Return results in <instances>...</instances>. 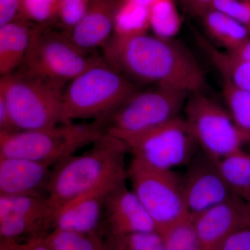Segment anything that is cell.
Wrapping results in <instances>:
<instances>
[{"label":"cell","mask_w":250,"mask_h":250,"mask_svg":"<svg viewBox=\"0 0 250 250\" xmlns=\"http://www.w3.org/2000/svg\"><path fill=\"white\" fill-rule=\"evenodd\" d=\"M105 62L136 83L201 91L205 75L196 59L172 39L144 34L114 35L103 46Z\"/></svg>","instance_id":"1"},{"label":"cell","mask_w":250,"mask_h":250,"mask_svg":"<svg viewBox=\"0 0 250 250\" xmlns=\"http://www.w3.org/2000/svg\"><path fill=\"white\" fill-rule=\"evenodd\" d=\"M127 146L105 133L82 154L69 156L52 167L47 199L55 210L100 188L126 182Z\"/></svg>","instance_id":"2"},{"label":"cell","mask_w":250,"mask_h":250,"mask_svg":"<svg viewBox=\"0 0 250 250\" xmlns=\"http://www.w3.org/2000/svg\"><path fill=\"white\" fill-rule=\"evenodd\" d=\"M138 90L136 83L103 57L70 81L62 91V123L101 119Z\"/></svg>","instance_id":"3"},{"label":"cell","mask_w":250,"mask_h":250,"mask_svg":"<svg viewBox=\"0 0 250 250\" xmlns=\"http://www.w3.org/2000/svg\"><path fill=\"white\" fill-rule=\"evenodd\" d=\"M98 121L61 123L45 129L0 133V156L23 158L54 166L105 134Z\"/></svg>","instance_id":"4"},{"label":"cell","mask_w":250,"mask_h":250,"mask_svg":"<svg viewBox=\"0 0 250 250\" xmlns=\"http://www.w3.org/2000/svg\"><path fill=\"white\" fill-rule=\"evenodd\" d=\"M62 89L21 70L0 79V98L19 131L45 129L62 123Z\"/></svg>","instance_id":"5"},{"label":"cell","mask_w":250,"mask_h":250,"mask_svg":"<svg viewBox=\"0 0 250 250\" xmlns=\"http://www.w3.org/2000/svg\"><path fill=\"white\" fill-rule=\"evenodd\" d=\"M103 58L75 45L65 33L34 26L21 70L62 87Z\"/></svg>","instance_id":"6"},{"label":"cell","mask_w":250,"mask_h":250,"mask_svg":"<svg viewBox=\"0 0 250 250\" xmlns=\"http://www.w3.org/2000/svg\"><path fill=\"white\" fill-rule=\"evenodd\" d=\"M190 95L184 90L169 87L139 89L96 121L105 132L116 137L139 134L180 117L179 113Z\"/></svg>","instance_id":"7"},{"label":"cell","mask_w":250,"mask_h":250,"mask_svg":"<svg viewBox=\"0 0 250 250\" xmlns=\"http://www.w3.org/2000/svg\"><path fill=\"white\" fill-rule=\"evenodd\" d=\"M184 111L192 137L215 162L250 146V138L237 126L228 110L201 91L189 96Z\"/></svg>","instance_id":"8"},{"label":"cell","mask_w":250,"mask_h":250,"mask_svg":"<svg viewBox=\"0 0 250 250\" xmlns=\"http://www.w3.org/2000/svg\"><path fill=\"white\" fill-rule=\"evenodd\" d=\"M126 179L159 232L188 216L182 181L172 170L155 168L133 157Z\"/></svg>","instance_id":"9"},{"label":"cell","mask_w":250,"mask_h":250,"mask_svg":"<svg viewBox=\"0 0 250 250\" xmlns=\"http://www.w3.org/2000/svg\"><path fill=\"white\" fill-rule=\"evenodd\" d=\"M118 138L126 144L133 157L164 170L189 164L197 144L181 117L144 132Z\"/></svg>","instance_id":"10"},{"label":"cell","mask_w":250,"mask_h":250,"mask_svg":"<svg viewBox=\"0 0 250 250\" xmlns=\"http://www.w3.org/2000/svg\"><path fill=\"white\" fill-rule=\"evenodd\" d=\"M182 181L187 214L195 218L234 195L219 171L215 161L206 154L190 161Z\"/></svg>","instance_id":"11"},{"label":"cell","mask_w":250,"mask_h":250,"mask_svg":"<svg viewBox=\"0 0 250 250\" xmlns=\"http://www.w3.org/2000/svg\"><path fill=\"white\" fill-rule=\"evenodd\" d=\"M126 182L115 186L106 195L103 228L107 239L131 233L157 231L154 222Z\"/></svg>","instance_id":"12"},{"label":"cell","mask_w":250,"mask_h":250,"mask_svg":"<svg viewBox=\"0 0 250 250\" xmlns=\"http://www.w3.org/2000/svg\"><path fill=\"white\" fill-rule=\"evenodd\" d=\"M205 250H215L231 233L250 226V209L245 199L234 195L192 218Z\"/></svg>","instance_id":"13"},{"label":"cell","mask_w":250,"mask_h":250,"mask_svg":"<svg viewBox=\"0 0 250 250\" xmlns=\"http://www.w3.org/2000/svg\"><path fill=\"white\" fill-rule=\"evenodd\" d=\"M52 167L40 161L0 156V195L47 197Z\"/></svg>","instance_id":"14"},{"label":"cell","mask_w":250,"mask_h":250,"mask_svg":"<svg viewBox=\"0 0 250 250\" xmlns=\"http://www.w3.org/2000/svg\"><path fill=\"white\" fill-rule=\"evenodd\" d=\"M119 184L100 188L54 210L52 229H60L82 233H98L99 230L103 228L106 194L110 189Z\"/></svg>","instance_id":"15"},{"label":"cell","mask_w":250,"mask_h":250,"mask_svg":"<svg viewBox=\"0 0 250 250\" xmlns=\"http://www.w3.org/2000/svg\"><path fill=\"white\" fill-rule=\"evenodd\" d=\"M117 7L113 0H90L84 16L65 34L85 51L103 47L113 36Z\"/></svg>","instance_id":"16"},{"label":"cell","mask_w":250,"mask_h":250,"mask_svg":"<svg viewBox=\"0 0 250 250\" xmlns=\"http://www.w3.org/2000/svg\"><path fill=\"white\" fill-rule=\"evenodd\" d=\"M31 29L25 21H16L0 26V74L14 71L21 65L30 42Z\"/></svg>","instance_id":"17"},{"label":"cell","mask_w":250,"mask_h":250,"mask_svg":"<svg viewBox=\"0 0 250 250\" xmlns=\"http://www.w3.org/2000/svg\"><path fill=\"white\" fill-rule=\"evenodd\" d=\"M196 39L225 82L250 93V61L229 51L220 50L203 36L197 35Z\"/></svg>","instance_id":"18"},{"label":"cell","mask_w":250,"mask_h":250,"mask_svg":"<svg viewBox=\"0 0 250 250\" xmlns=\"http://www.w3.org/2000/svg\"><path fill=\"white\" fill-rule=\"evenodd\" d=\"M210 37L227 51H233L249 40L248 28L229 16L210 9L202 16Z\"/></svg>","instance_id":"19"},{"label":"cell","mask_w":250,"mask_h":250,"mask_svg":"<svg viewBox=\"0 0 250 250\" xmlns=\"http://www.w3.org/2000/svg\"><path fill=\"white\" fill-rule=\"evenodd\" d=\"M215 164L233 193L246 200L250 195V146Z\"/></svg>","instance_id":"20"},{"label":"cell","mask_w":250,"mask_h":250,"mask_svg":"<svg viewBox=\"0 0 250 250\" xmlns=\"http://www.w3.org/2000/svg\"><path fill=\"white\" fill-rule=\"evenodd\" d=\"M149 24V6L125 0L117 7L113 34L129 37L147 34Z\"/></svg>","instance_id":"21"},{"label":"cell","mask_w":250,"mask_h":250,"mask_svg":"<svg viewBox=\"0 0 250 250\" xmlns=\"http://www.w3.org/2000/svg\"><path fill=\"white\" fill-rule=\"evenodd\" d=\"M42 239L50 250H106L99 233L53 229Z\"/></svg>","instance_id":"22"},{"label":"cell","mask_w":250,"mask_h":250,"mask_svg":"<svg viewBox=\"0 0 250 250\" xmlns=\"http://www.w3.org/2000/svg\"><path fill=\"white\" fill-rule=\"evenodd\" d=\"M149 15L150 28L158 37L172 39L180 30L182 20L174 0H153Z\"/></svg>","instance_id":"23"},{"label":"cell","mask_w":250,"mask_h":250,"mask_svg":"<svg viewBox=\"0 0 250 250\" xmlns=\"http://www.w3.org/2000/svg\"><path fill=\"white\" fill-rule=\"evenodd\" d=\"M161 233L165 250H205L190 217H187Z\"/></svg>","instance_id":"24"},{"label":"cell","mask_w":250,"mask_h":250,"mask_svg":"<svg viewBox=\"0 0 250 250\" xmlns=\"http://www.w3.org/2000/svg\"><path fill=\"white\" fill-rule=\"evenodd\" d=\"M223 98L227 109L237 126L250 138V93L224 82Z\"/></svg>","instance_id":"25"},{"label":"cell","mask_w":250,"mask_h":250,"mask_svg":"<svg viewBox=\"0 0 250 250\" xmlns=\"http://www.w3.org/2000/svg\"><path fill=\"white\" fill-rule=\"evenodd\" d=\"M106 250H165L159 231L131 233L107 239Z\"/></svg>","instance_id":"26"},{"label":"cell","mask_w":250,"mask_h":250,"mask_svg":"<svg viewBox=\"0 0 250 250\" xmlns=\"http://www.w3.org/2000/svg\"><path fill=\"white\" fill-rule=\"evenodd\" d=\"M59 0H21V11L24 20L44 25L57 16Z\"/></svg>","instance_id":"27"},{"label":"cell","mask_w":250,"mask_h":250,"mask_svg":"<svg viewBox=\"0 0 250 250\" xmlns=\"http://www.w3.org/2000/svg\"><path fill=\"white\" fill-rule=\"evenodd\" d=\"M90 0H59L57 16L63 26L64 33L69 32L84 16Z\"/></svg>","instance_id":"28"},{"label":"cell","mask_w":250,"mask_h":250,"mask_svg":"<svg viewBox=\"0 0 250 250\" xmlns=\"http://www.w3.org/2000/svg\"><path fill=\"white\" fill-rule=\"evenodd\" d=\"M210 9L223 13L250 29V1L246 0H213Z\"/></svg>","instance_id":"29"},{"label":"cell","mask_w":250,"mask_h":250,"mask_svg":"<svg viewBox=\"0 0 250 250\" xmlns=\"http://www.w3.org/2000/svg\"><path fill=\"white\" fill-rule=\"evenodd\" d=\"M215 250H250V226L231 233Z\"/></svg>","instance_id":"30"},{"label":"cell","mask_w":250,"mask_h":250,"mask_svg":"<svg viewBox=\"0 0 250 250\" xmlns=\"http://www.w3.org/2000/svg\"><path fill=\"white\" fill-rule=\"evenodd\" d=\"M21 6V0H0V26L14 21Z\"/></svg>","instance_id":"31"},{"label":"cell","mask_w":250,"mask_h":250,"mask_svg":"<svg viewBox=\"0 0 250 250\" xmlns=\"http://www.w3.org/2000/svg\"><path fill=\"white\" fill-rule=\"evenodd\" d=\"M18 131L4 100L0 98V133H14Z\"/></svg>","instance_id":"32"},{"label":"cell","mask_w":250,"mask_h":250,"mask_svg":"<svg viewBox=\"0 0 250 250\" xmlns=\"http://www.w3.org/2000/svg\"><path fill=\"white\" fill-rule=\"evenodd\" d=\"M11 250H50L44 244L42 238L23 241H5Z\"/></svg>","instance_id":"33"},{"label":"cell","mask_w":250,"mask_h":250,"mask_svg":"<svg viewBox=\"0 0 250 250\" xmlns=\"http://www.w3.org/2000/svg\"><path fill=\"white\" fill-rule=\"evenodd\" d=\"M184 7L193 16H202L209 11L213 0H182Z\"/></svg>","instance_id":"34"},{"label":"cell","mask_w":250,"mask_h":250,"mask_svg":"<svg viewBox=\"0 0 250 250\" xmlns=\"http://www.w3.org/2000/svg\"><path fill=\"white\" fill-rule=\"evenodd\" d=\"M246 60L250 61V39L246 41L241 47L233 51H229Z\"/></svg>","instance_id":"35"},{"label":"cell","mask_w":250,"mask_h":250,"mask_svg":"<svg viewBox=\"0 0 250 250\" xmlns=\"http://www.w3.org/2000/svg\"><path fill=\"white\" fill-rule=\"evenodd\" d=\"M128 1H134V2L139 3V4L149 6L153 0H128Z\"/></svg>","instance_id":"36"},{"label":"cell","mask_w":250,"mask_h":250,"mask_svg":"<svg viewBox=\"0 0 250 250\" xmlns=\"http://www.w3.org/2000/svg\"><path fill=\"white\" fill-rule=\"evenodd\" d=\"M0 250H10L9 246H8L7 243L2 240L0 242Z\"/></svg>","instance_id":"37"},{"label":"cell","mask_w":250,"mask_h":250,"mask_svg":"<svg viewBox=\"0 0 250 250\" xmlns=\"http://www.w3.org/2000/svg\"><path fill=\"white\" fill-rule=\"evenodd\" d=\"M246 201L248 202V205H249L250 209V195L248 199H247Z\"/></svg>","instance_id":"38"},{"label":"cell","mask_w":250,"mask_h":250,"mask_svg":"<svg viewBox=\"0 0 250 250\" xmlns=\"http://www.w3.org/2000/svg\"><path fill=\"white\" fill-rule=\"evenodd\" d=\"M246 1H250V0H246Z\"/></svg>","instance_id":"39"}]
</instances>
